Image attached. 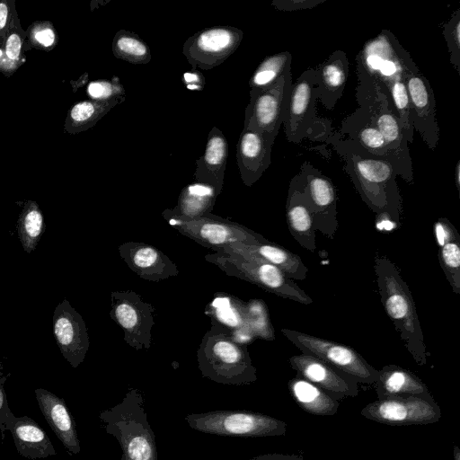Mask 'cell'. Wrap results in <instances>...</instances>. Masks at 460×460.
<instances>
[{"mask_svg":"<svg viewBox=\"0 0 460 460\" xmlns=\"http://www.w3.org/2000/svg\"><path fill=\"white\" fill-rule=\"evenodd\" d=\"M228 157V143L223 132L213 127L208 132L205 152L196 161L194 179L221 192Z\"/></svg>","mask_w":460,"mask_h":460,"instance_id":"f1b7e54d","label":"cell"},{"mask_svg":"<svg viewBox=\"0 0 460 460\" xmlns=\"http://www.w3.org/2000/svg\"><path fill=\"white\" fill-rule=\"evenodd\" d=\"M374 272L381 302L415 362L427 363L424 335L411 290L398 267L383 254H376Z\"/></svg>","mask_w":460,"mask_h":460,"instance_id":"7a4b0ae2","label":"cell"},{"mask_svg":"<svg viewBox=\"0 0 460 460\" xmlns=\"http://www.w3.org/2000/svg\"><path fill=\"white\" fill-rule=\"evenodd\" d=\"M182 83L185 86L193 91L202 90L205 86V80L201 73L198 69L188 71L182 75Z\"/></svg>","mask_w":460,"mask_h":460,"instance_id":"7dc6e473","label":"cell"},{"mask_svg":"<svg viewBox=\"0 0 460 460\" xmlns=\"http://www.w3.org/2000/svg\"><path fill=\"white\" fill-rule=\"evenodd\" d=\"M163 217L181 234L204 247L218 252L234 243H253L264 237L251 229L216 217L212 214L197 218H186L165 209Z\"/></svg>","mask_w":460,"mask_h":460,"instance_id":"30bf717a","label":"cell"},{"mask_svg":"<svg viewBox=\"0 0 460 460\" xmlns=\"http://www.w3.org/2000/svg\"><path fill=\"white\" fill-rule=\"evenodd\" d=\"M292 56L289 51H281L264 58L249 79L250 89H263L275 83L288 69L291 68Z\"/></svg>","mask_w":460,"mask_h":460,"instance_id":"74e56055","label":"cell"},{"mask_svg":"<svg viewBox=\"0 0 460 460\" xmlns=\"http://www.w3.org/2000/svg\"><path fill=\"white\" fill-rule=\"evenodd\" d=\"M26 31L30 46L40 50L50 51L58 41L57 31L49 21L34 22Z\"/></svg>","mask_w":460,"mask_h":460,"instance_id":"b9f144b4","label":"cell"},{"mask_svg":"<svg viewBox=\"0 0 460 460\" xmlns=\"http://www.w3.org/2000/svg\"><path fill=\"white\" fill-rule=\"evenodd\" d=\"M300 174L316 231L332 239L339 227L338 194L329 177L305 161L300 166Z\"/></svg>","mask_w":460,"mask_h":460,"instance_id":"2e32d148","label":"cell"},{"mask_svg":"<svg viewBox=\"0 0 460 460\" xmlns=\"http://www.w3.org/2000/svg\"><path fill=\"white\" fill-rule=\"evenodd\" d=\"M292 85L291 68L270 86L250 89L243 128L268 134L276 138L283 124Z\"/></svg>","mask_w":460,"mask_h":460,"instance_id":"8fae6325","label":"cell"},{"mask_svg":"<svg viewBox=\"0 0 460 460\" xmlns=\"http://www.w3.org/2000/svg\"><path fill=\"white\" fill-rule=\"evenodd\" d=\"M198 367L203 377L216 383L243 385L257 380L248 348L226 330L211 326L197 350Z\"/></svg>","mask_w":460,"mask_h":460,"instance_id":"5b68a950","label":"cell"},{"mask_svg":"<svg viewBox=\"0 0 460 460\" xmlns=\"http://www.w3.org/2000/svg\"><path fill=\"white\" fill-rule=\"evenodd\" d=\"M251 460H304L301 454L269 453L257 456Z\"/></svg>","mask_w":460,"mask_h":460,"instance_id":"c3c4849f","label":"cell"},{"mask_svg":"<svg viewBox=\"0 0 460 460\" xmlns=\"http://www.w3.org/2000/svg\"><path fill=\"white\" fill-rule=\"evenodd\" d=\"M455 182L457 189V191H460V160L456 162V164L455 166Z\"/></svg>","mask_w":460,"mask_h":460,"instance_id":"681fc988","label":"cell"},{"mask_svg":"<svg viewBox=\"0 0 460 460\" xmlns=\"http://www.w3.org/2000/svg\"><path fill=\"white\" fill-rule=\"evenodd\" d=\"M40 409L63 446L70 454L81 451L75 422L65 401L53 393L43 389H35Z\"/></svg>","mask_w":460,"mask_h":460,"instance_id":"4316f807","label":"cell"},{"mask_svg":"<svg viewBox=\"0 0 460 460\" xmlns=\"http://www.w3.org/2000/svg\"><path fill=\"white\" fill-rule=\"evenodd\" d=\"M219 194L213 186L195 181L181 190L178 203L171 211L186 218L206 217L211 214Z\"/></svg>","mask_w":460,"mask_h":460,"instance_id":"d6a6232c","label":"cell"},{"mask_svg":"<svg viewBox=\"0 0 460 460\" xmlns=\"http://www.w3.org/2000/svg\"><path fill=\"white\" fill-rule=\"evenodd\" d=\"M247 323L255 338L272 341L275 332L269 310L261 299H250L245 303Z\"/></svg>","mask_w":460,"mask_h":460,"instance_id":"ab89813d","label":"cell"},{"mask_svg":"<svg viewBox=\"0 0 460 460\" xmlns=\"http://www.w3.org/2000/svg\"><path fill=\"white\" fill-rule=\"evenodd\" d=\"M356 62L385 86L404 78L407 67L414 62L411 55L387 29L365 42Z\"/></svg>","mask_w":460,"mask_h":460,"instance_id":"5bb4252c","label":"cell"},{"mask_svg":"<svg viewBox=\"0 0 460 460\" xmlns=\"http://www.w3.org/2000/svg\"><path fill=\"white\" fill-rule=\"evenodd\" d=\"M155 313V307L133 290L111 294L110 316L122 329L125 342L136 350L150 348Z\"/></svg>","mask_w":460,"mask_h":460,"instance_id":"4fadbf2b","label":"cell"},{"mask_svg":"<svg viewBox=\"0 0 460 460\" xmlns=\"http://www.w3.org/2000/svg\"><path fill=\"white\" fill-rule=\"evenodd\" d=\"M360 414L366 419L389 426H411L438 421L441 410L430 394L377 399L367 404Z\"/></svg>","mask_w":460,"mask_h":460,"instance_id":"7c38bea8","label":"cell"},{"mask_svg":"<svg viewBox=\"0 0 460 460\" xmlns=\"http://www.w3.org/2000/svg\"><path fill=\"white\" fill-rule=\"evenodd\" d=\"M357 76L356 99L358 105L367 110L371 122L382 134L394 157L397 176L408 183H412L413 171L409 143L388 90L379 80L367 75L358 63Z\"/></svg>","mask_w":460,"mask_h":460,"instance_id":"3957f363","label":"cell"},{"mask_svg":"<svg viewBox=\"0 0 460 460\" xmlns=\"http://www.w3.org/2000/svg\"><path fill=\"white\" fill-rule=\"evenodd\" d=\"M87 95L91 100L100 102L120 101L126 99V90L119 83V78L114 76L111 80H94L88 84Z\"/></svg>","mask_w":460,"mask_h":460,"instance_id":"60d3db41","label":"cell"},{"mask_svg":"<svg viewBox=\"0 0 460 460\" xmlns=\"http://www.w3.org/2000/svg\"><path fill=\"white\" fill-rule=\"evenodd\" d=\"M1 370L2 367L0 365V430L4 438V432L6 431L5 424L12 411L9 408L7 395L4 389V384L7 378L5 376H3Z\"/></svg>","mask_w":460,"mask_h":460,"instance_id":"bcb514c9","label":"cell"},{"mask_svg":"<svg viewBox=\"0 0 460 460\" xmlns=\"http://www.w3.org/2000/svg\"><path fill=\"white\" fill-rule=\"evenodd\" d=\"M407 88L413 129L418 131L427 146L434 150L439 140V127L436 119V102L429 80L412 62L406 69Z\"/></svg>","mask_w":460,"mask_h":460,"instance_id":"e0dca14e","label":"cell"},{"mask_svg":"<svg viewBox=\"0 0 460 460\" xmlns=\"http://www.w3.org/2000/svg\"><path fill=\"white\" fill-rule=\"evenodd\" d=\"M218 252L269 262L279 268L292 279H305L309 272V269L297 254L265 238L253 243H236Z\"/></svg>","mask_w":460,"mask_h":460,"instance_id":"603a6c76","label":"cell"},{"mask_svg":"<svg viewBox=\"0 0 460 460\" xmlns=\"http://www.w3.org/2000/svg\"><path fill=\"white\" fill-rule=\"evenodd\" d=\"M243 38V31L236 27L205 28L186 40L182 53L192 69L210 70L226 61Z\"/></svg>","mask_w":460,"mask_h":460,"instance_id":"9a60e30c","label":"cell"},{"mask_svg":"<svg viewBox=\"0 0 460 460\" xmlns=\"http://www.w3.org/2000/svg\"><path fill=\"white\" fill-rule=\"evenodd\" d=\"M107 434L119 442L121 460H159L155 435L147 420L141 392L132 388L115 406L99 414Z\"/></svg>","mask_w":460,"mask_h":460,"instance_id":"277c9868","label":"cell"},{"mask_svg":"<svg viewBox=\"0 0 460 460\" xmlns=\"http://www.w3.org/2000/svg\"><path fill=\"white\" fill-rule=\"evenodd\" d=\"M20 242L27 253L34 251L45 231L43 214L37 202L27 200L17 220Z\"/></svg>","mask_w":460,"mask_h":460,"instance_id":"d590c367","label":"cell"},{"mask_svg":"<svg viewBox=\"0 0 460 460\" xmlns=\"http://www.w3.org/2000/svg\"><path fill=\"white\" fill-rule=\"evenodd\" d=\"M454 458L455 460H459L460 457H459V449H458V447H455V452H454Z\"/></svg>","mask_w":460,"mask_h":460,"instance_id":"f907efd6","label":"cell"},{"mask_svg":"<svg viewBox=\"0 0 460 460\" xmlns=\"http://www.w3.org/2000/svg\"><path fill=\"white\" fill-rule=\"evenodd\" d=\"M120 101L100 102L85 100L74 104L66 118L64 129L70 134L85 131L93 127Z\"/></svg>","mask_w":460,"mask_h":460,"instance_id":"836d02e7","label":"cell"},{"mask_svg":"<svg viewBox=\"0 0 460 460\" xmlns=\"http://www.w3.org/2000/svg\"><path fill=\"white\" fill-rule=\"evenodd\" d=\"M338 133L342 137L347 135L346 137L374 156L389 162L396 172L394 157L388 149L382 134L371 122L368 113L363 106L358 105L352 113L342 119Z\"/></svg>","mask_w":460,"mask_h":460,"instance_id":"d4e9b609","label":"cell"},{"mask_svg":"<svg viewBox=\"0 0 460 460\" xmlns=\"http://www.w3.org/2000/svg\"><path fill=\"white\" fill-rule=\"evenodd\" d=\"M5 429L11 432L18 453L26 458H45L57 454L47 433L28 416L15 417L11 412Z\"/></svg>","mask_w":460,"mask_h":460,"instance_id":"83f0119b","label":"cell"},{"mask_svg":"<svg viewBox=\"0 0 460 460\" xmlns=\"http://www.w3.org/2000/svg\"><path fill=\"white\" fill-rule=\"evenodd\" d=\"M281 333L302 353L322 360L358 384L374 385L378 378V370L351 347L288 328H282Z\"/></svg>","mask_w":460,"mask_h":460,"instance_id":"9c48e42d","label":"cell"},{"mask_svg":"<svg viewBox=\"0 0 460 460\" xmlns=\"http://www.w3.org/2000/svg\"><path fill=\"white\" fill-rule=\"evenodd\" d=\"M314 68L305 70L292 83L283 121L288 142L299 144L305 138L321 141L331 130V123L316 112Z\"/></svg>","mask_w":460,"mask_h":460,"instance_id":"ba28073f","label":"cell"},{"mask_svg":"<svg viewBox=\"0 0 460 460\" xmlns=\"http://www.w3.org/2000/svg\"><path fill=\"white\" fill-rule=\"evenodd\" d=\"M26 37L27 31L22 30L15 10L4 40L3 57L0 60V72L4 75H13L23 63Z\"/></svg>","mask_w":460,"mask_h":460,"instance_id":"e575fe53","label":"cell"},{"mask_svg":"<svg viewBox=\"0 0 460 460\" xmlns=\"http://www.w3.org/2000/svg\"><path fill=\"white\" fill-rule=\"evenodd\" d=\"M438 261L454 293L460 294V235L451 222L440 217L434 223Z\"/></svg>","mask_w":460,"mask_h":460,"instance_id":"f546056e","label":"cell"},{"mask_svg":"<svg viewBox=\"0 0 460 460\" xmlns=\"http://www.w3.org/2000/svg\"><path fill=\"white\" fill-rule=\"evenodd\" d=\"M373 385L378 399L430 394L417 375L396 365H386L378 370V378Z\"/></svg>","mask_w":460,"mask_h":460,"instance_id":"4dcf8cb0","label":"cell"},{"mask_svg":"<svg viewBox=\"0 0 460 460\" xmlns=\"http://www.w3.org/2000/svg\"><path fill=\"white\" fill-rule=\"evenodd\" d=\"M118 251L127 266L143 279L158 282L179 275L176 263L153 245L128 241Z\"/></svg>","mask_w":460,"mask_h":460,"instance_id":"ffe728a7","label":"cell"},{"mask_svg":"<svg viewBox=\"0 0 460 460\" xmlns=\"http://www.w3.org/2000/svg\"><path fill=\"white\" fill-rule=\"evenodd\" d=\"M324 2L325 0H274L271 5L279 11L294 12L313 9Z\"/></svg>","mask_w":460,"mask_h":460,"instance_id":"ee69618b","label":"cell"},{"mask_svg":"<svg viewBox=\"0 0 460 460\" xmlns=\"http://www.w3.org/2000/svg\"><path fill=\"white\" fill-rule=\"evenodd\" d=\"M111 50L116 58L133 65H146L151 60L148 45L137 33L125 29L116 32Z\"/></svg>","mask_w":460,"mask_h":460,"instance_id":"8d00e7d4","label":"cell"},{"mask_svg":"<svg viewBox=\"0 0 460 460\" xmlns=\"http://www.w3.org/2000/svg\"><path fill=\"white\" fill-rule=\"evenodd\" d=\"M349 76V60L343 50H334L314 69L315 93L327 110H332L342 96Z\"/></svg>","mask_w":460,"mask_h":460,"instance_id":"484cf974","label":"cell"},{"mask_svg":"<svg viewBox=\"0 0 460 460\" xmlns=\"http://www.w3.org/2000/svg\"><path fill=\"white\" fill-rule=\"evenodd\" d=\"M288 361L297 376L314 384L338 401L356 397L359 394L356 381L313 356L301 353L292 356Z\"/></svg>","mask_w":460,"mask_h":460,"instance_id":"d6986e66","label":"cell"},{"mask_svg":"<svg viewBox=\"0 0 460 460\" xmlns=\"http://www.w3.org/2000/svg\"><path fill=\"white\" fill-rule=\"evenodd\" d=\"M321 141L330 144L344 161V170L367 206L400 225L402 203L393 165L338 131L331 130Z\"/></svg>","mask_w":460,"mask_h":460,"instance_id":"6da1fadb","label":"cell"},{"mask_svg":"<svg viewBox=\"0 0 460 460\" xmlns=\"http://www.w3.org/2000/svg\"><path fill=\"white\" fill-rule=\"evenodd\" d=\"M53 332L62 356L77 367L85 358L90 340L81 314L64 298L55 308Z\"/></svg>","mask_w":460,"mask_h":460,"instance_id":"ac0fdd59","label":"cell"},{"mask_svg":"<svg viewBox=\"0 0 460 460\" xmlns=\"http://www.w3.org/2000/svg\"><path fill=\"white\" fill-rule=\"evenodd\" d=\"M389 92L400 124L409 144L413 142V126L411 116V107L404 78L394 80L385 85Z\"/></svg>","mask_w":460,"mask_h":460,"instance_id":"f35d334b","label":"cell"},{"mask_svg":"<svg viewBox=\"0 0 460 460\" xmlns=\"http://www.w3.org/2000/svg\"><path fill=\"white\" fill-rule=\"evenodd\" d=\"M206 314L211 318V326L227 331L237 342L247 346L256 339L247 323L245 302L239 298L218 293Z\"/></svg>","mask_w":460,"mask_h":460,"instance_id":"cb8c5ba5","label":"cell"},{"mask_svg":"<svg viewBox=\"0 0 460 460\" xmlns=\"http://www.w3.org/2000/svg\"><path fill=\"white\" fill-rule=\"evenodd\" d=\"M15 10L14 0L0 1V48L2 49L5 35L10 26L12 16Z\"/></svg>","mask_w":460,"mask_h":460,"instance_id":"f6af8a7d","label":"cell"},{"mask_svg":"<svg viewBox=\"0 0 460 460\" xmlns=\"http://www.w3.org/2000/svg\"><path fill=\"white\" fill-rule=\"evenodd\" d=\"M288 389L296 404L310 414L333 416L338 412L340 401L297 375L288 381Z\"/></svg>","mask_w":460,"mask_h":460,"instance_id":"1f68e13d","label":"cell"},{"mask_svg":"<svg viewBox=\"0 0 460 460\" xmlns=\"http://www.w3.org/2000/svg\"><path fill=\"white\" fill-rule=\"evenodd\" d=\"M443 36L450 55L449 60L460 75V9L457 8L443 25Z\"/></svg>","mask_w":460,"mask_h":460,"instance_id":"7bdbcfd3","label":"cell"},{"mask_svg":"<svg viewBox=\"0 0 460 460\" xmlns=\"http://www.w3.org/2000/svg\"><path fill=\"white\" fill-rule=\"evenodd\" d=\"M275 137L243 128L236 145V162L245 186L254 184L269 168Z\"/></svg>","mask_w":460,"mask_h":460,"instance_id":"44dd1931","label":"cell"},{"mask_svg":"<svg viewBox=\"0 0 460 460\" xmlns=\"http://www.w3.org/2000/svg\"><path fill=\"white\" fill-rule=\"evenodd\" d=\"M205 260L230 277L245 280L278 296L310 305L313 299L279 268L269 262L234 253L215 252Z\"/></svg>","mask_w":460,"mask_h":460,"instance_id":"8992f818","label":"cell"},{"mask_svg":"<svg viewBox=\"0 0 460 460\" xmlns=\"http://www.w3.org/2000/svg\"><path fill=\"white\" fill-rule=\"evenodd\" d=\"M2 57H3V49L0 48V60H1Z\"/></svg>","mask_w":460,"mask_h":460,"instance_id":"816d5d0a","label":"cell"},{"mask_svg":"<svg viewBox=\"0 0 460 460\" xmlns=\"http://www.w3.org/2000/svg\"><path fill=\"white\" fill-rule=\"evenodd\" d=\"M286 217L288 230L293 238L303 248L314 252L316 250V229L299 173L296 174L289 183Z\"/></svg>","mask_w":460,"mask_h":460,"instance_id":"7402d4cb","label":"cell"},{"mask_svg":"<svg viewBox=\"0 0 460 460\" xmlns=\"http://www.w3.org/2000/svg\"><path fill=\"white\" fill-rule=\"evenodd\" d=\"M188 425L198 431L226 437L284 436L287 423L274 417L244 410H217L186 415Z\"/></svg>","mask_w":460,"mask_h":460,"instance_id":"52a82bcc","label":"cell"}]
</instances>
